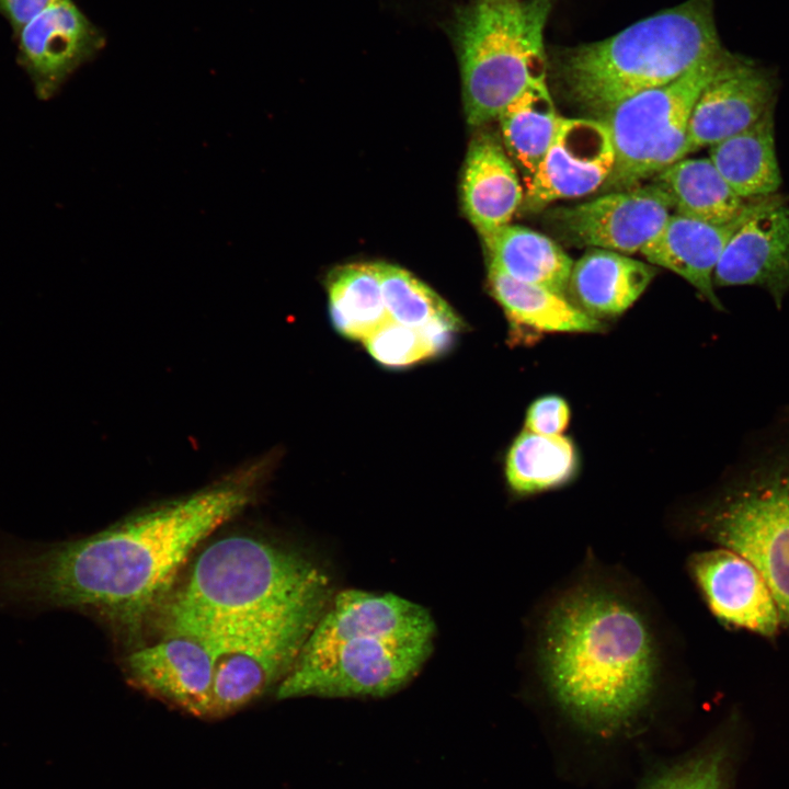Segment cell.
Masks as SVG:
<instances>
[{"label":"cell","instance_id":"9c48e42d","mask_svg":"<svg viewBox=\"0 0 789 789\" xmlns=\"http://www.w3.org/2000/svg\"><path fill=\"white\" fill-rule=\"evenodd\" d=\"M331 598V595L317 598L291 614L249 630L198 639L213 659L207 718L232 713L273 686L277 687L291 670Z\"/></svg>","mask_w":789,"mask_h":789},{"label":"cell","instance_id":"d4e9b609","mask_svg":"<svg viewBox=\"0 0 789 789\" xmlns=\"http://www.w3.org/2000/svg\"><path fill=\"white\" fill-rule=\"evenodd\" d=\"M578 465L575 446L568 437L525 430L510 447L505 473L512 491L530 494L569 482Z\"/></svg>","mask_w":789,"mask_h":789},{"label":"cell","instance_id":"ac0fdd59","mask_svg":"<svg viewBox=\"0 0 789 789\" xmlns=\"http://www.w3.org/2000/svg\"><path fill=\"white\" fill-rule=\"evenodd\" d=\"M523 190L512 161L489 134L471 141L461 180L465 214L483 237L508 225L523 203Z\"/></svg>","mask_w":789,"mask_h":789},{"label":"cell","instance_id":"4dcf8cb0","mask_svg":"<svg viewBox=\"0 0 789 789\" xmlns=\"http://www.w3.org/2000/svg\"><path fill=\"white\" fill-rule=\"evenodd\" d=\"M57 0H0V14L10 23L13 33Z\"/></svg>","mask_w":789,"mask_h":789},{"label":"cell","instance_id":"7c38bea8","mask_svg":"<svg viewBox=\"0 0 789 789\" xmlns=\"http://www.w3.org/2000/svg\"><path fill=\"white\" fill-rule=\"evenodd\" d=\"M778 91L779 81L771 69L727 50L693 108L685 157L754 124L775 107Z\"/></svg>","mask_w":789,"mask_h":789},{"label":"cell","instance_id":"4fadbf2b","mask_svg":"<svg viewBox=\"0 0 789 789\" xmlns=\"http://www.w3.org/2000/svg\"><path fill=\"white\" fill-rule=\"evenodd\" d=\"M614 164V147L603 121L561 117L523 203L527 210L538 211L558 199L585 196L604 186Z\"/></svg>","mask_w":789,"mask_h":789},{"label":"cell","instance_id":"9a60e30c","mask_svg":"<svg viewBox=\"0 0 789 789\" xmlns=\"http://www.w3.org/2000/svg\"><path fill=\"white\" fill-rule=\"evenodd\" d=\"M788 199L775 194L741 224L717 264L714 286H756L781 307L789 295Z\"/></svg>","mask_w":789,"mask_h":789},{"label":"cell","instance_id":"ba28073f","mask_svg":"<svg viewBox=\"0 0 789 789\" xmlns=\"http://www.w3.org/2000/svg\"><path fill=\"white\" fill-rule=\"evenodd\" d=\"M727 50L704 59L682 77L637 93L606 113L615 164L603 186L627 190L686 158L689 118L704 88L720 67Z\"/></svg>","mask_w":789,"mask_h":789},{"label":"cell","instance_id":"4316f807","mask_svg":"<svg viewBox=\"0 0 789 789\" xmlns=\"http://www.w3.org/2000/svg\"><path fill=\"white\" fill-rule=\"evenodd\" d=\"M384 301L395 321L423 329L441 322H460L450 307L408 271L391 264H374Z\"/></svg>","mask_w":789,"mask_h":789},{"label":"cell","instance_id":"2e32d148","mask_svg":"<svg viewBox=\"0 0 789 789\" xmlns=\"http://www.w3.org/2000/svg\"><path fill=\"white\" fill-rule=\"evenodd\" d=\"M133 684L196 717L207 718L213 691V659L201 640L165 636L137 648L125 661Z\"/></svg>","mask_w":789,"mask_h":789},{"label":"cell","instance_id":"7a4b0ae2","mask_svg":"<svg viewBox=\"0 0 789 789\" xmlns=\"http://www.w3.org/2000/svg\"><path fill=\"white\" fill-rule=\"evenodd\" d=\"M273 457L252 458L202 489L144 508L95 534L34 540L22 581L37 613L72 609L136 633L156 614L192 552L251 505Z\"/></svg>","mask_w":789,"mask_h":789},{"label":"cell","instance_id":"5bb4252c","mask_svg":"<svg viewBox=\"0 0 789 789\" xmlns=\"http://www.w3.org/2000/svg\"><path fill=\"white\" fill-rule=\"evenodd\" d=\"M18 61L41 100L54 96L65 81L104 46L103 34L72 0H57L15 34Z\"/></svg>","mask_w":789,"mask_h":789},{"label":"cell","instance_id":"603a6c76","mask_svg":"<svg viewBox=\"0 0 789 789\" xmlns=\"http://www.w3.org/2000/svg\"><path fill=\"white\" fill-rule=\"evenodd\" d=\"M489 262L512 278L565 295L572 259L549 237L505 225L482 237Z\"/></svg>","mask_w":789,"mask_h":789},{"label":"cell","instance_id":"52a82bcc","mask_svg":"<svg viewBox=\"0 0 789 789\" xmlns=\"http://www.w3.org/2000/svg\"><path fill=\"white\" fill-rule=\"evenodd\" d=\"M551 0H474L458 18L467 122L479 126L546 81L544 33Z\"/></svg>","mask_w":789,"mask_h":789},{"label":"cell","instance_id":"6da1fadb","mask_svg":"<svg viewBox=\"0 0 789 789\" xmlns=\"http://www.w3.org/2000/svg\"><path fill=\"white\" fill-rule=\"evenodd\" d=\"M649 594L630 575L586 559L535 607L527 675L571 720L621 728L653 704L684 651Z\"/></svg>","mask_w":789,"mask_h":789},{"label":"cell","instance_id":"cb8c5ba5","mask_svg":"<svg viewBox=\"0 0 789 789\" xmlns=\"http://www.w3.org/2000/svg\"><path fill=\"white\" fill-rule=\"evenodd\" d=\"M561 117L546 81L530 85L499 115L506 151L527 183L551 146Z\"/></svg>","mask_w":789,"mask_h":789},{"label":"cell","instance_id":"f546056e","mask_svg":"<svg viewBox=\"0 0 789 789\" xmlns=\"http://www.w3.org/2000/svg\"><path fill=\"white\" fill-rule=\"evenodd\" d=\"M570 422L568 402L556 395L540 397L528 408L526 430L541 435H561Z\"/></svg>","mask_w":789,"mask_h":789},{"label":"cell","instance_id":"ffe728a7","mask_svg":"<svg viewBox=\"0 0 789 789\" xmlns=\"http://www.w3.org/2000/svg\"><path fill=\"white\" fill-rule=\"evenodd\" d=\"M655 182L670 194L675 214L719 226L748 216L775 195L742 197L709 158L681 159L658 173Z\"/></svg>","mask_w":789,"mask_h":789},{"label":"cell","instance_id":"e0dca14e","mask_svg":"<svg viewBox=\"0 0 789 789\" xmlns=\"http://www.w3.org/2000/svg\"><path fill=\"white\" fill-rule=\"evenodd\" d=\"M748 216L719 226L671 214L640 253L650 263L683 277L704 299L722 310L714 293L713 273L731 237Z\"/></svg>","mask_w":789,"mask_h":789},{"label":"cell","instance_id":"d6986e66","mask_svg":"<svg viewBox=\"0 0 789 789\" xmlns=\"http://www.w3.org/2000/svg\"><path fill=\"white\" fill-rule=\"evenodd\" d=\"M656 270L624 253L593 249L573 263L568 289L590 316L615 317L643 294Z\"/></svg>","mask_w":789,"mask_h":789},{"label":"cell","instance_id":"83f0119b","mask_svg":"<svg viewBox=\"0 0 789 789\" xmlns=\"http://www.w3.org/2000/svg\"><path fill=\"white\" fill-rule=\"evenodd\" d=\"M363 342L378 363L392 368L410 366L437 355L421 329L401 324L390 317Z\"/></svg>","mask_w":789,"mask_h":789},{"label":"cell","instance_id":"5b68a950","mask_svg":"<svg viewBox=\"0 0 789 789\" xmlns=\"http://www.w3.org/2000/svg\"><path fill=\"white\" fill-rule=\"evenodd\" d=\"M720 49L713 0H687L568 49L559 70L571 101L602 118L621 101L682 77Z\"/></svg>","mask_w":789,"mask_h":789},{"label":"cell","instance_id":"8992f818","mask_svg":"<svg viewBox=\"0 0 789 789\" xmlns=\"http://www.w3.org/2000/svg\"><path fill=\"white\" fill-rule=\"evenodd\" d=\"M678 536L745 558L765 581L789 640V446L690 506Z\"/></svg>","mask_w":789,"mask_h":789},{"label":"cell","instance_id":"277c9868","mask_svg":"<svg viewBox=\"0 0 789 789\" xmlns=\"http://www.w3.org/2000/svg\"><path fill=\"white\" fill-rule=\"evenodd\" d=\"M331 595L327 574L272 540L232 535L208 545L156 611L162 637L249 630Z\"/></svg>","mask_w":789,"mask_h":789},{"label":"cell","instance_id":"f1b7e54d","mask_svg":"<svg viewBox=\"0 0 789 789\" xmlns=\"http://www.w3.org/2000/svg\"><path fill=\"white\" fill-rule=\"evenodd\" d=\"M650 789H724L720 759L701 756L659 779Z\"/></svg>","mask_w":789,"mask_h":789},{"label":"cell","instance_id":"44dd1931","mask_svg":"<svg viewBox=\"0 0 789 789\" xmlns=\"http://www.w3.org/2000/svg\"><path fill=\"white\" fill-rule=\"evenodd\" d=\"M492 296L519 335L551 332L597 333L603 322L548 288L516 281L489 262Z\"/></svg>","mask_w":789,"mask_h":789},{"label":"cell","instance_id":"8fae6325","mask_svg":"<svg viewBox=\"0 0 789 789\" xmlns=\"http://www.w3.org/2000/svg\"><path fill=\"white\" fill-rule=\"evenodd\" d=\"M686 570L717 621L730 631H742L776 643L781 625L773 596L758 571L739 553L713 547L697 550Z\"/></svg>","mask_w":789,"mask_h":789},{"label":"cell","instance_id":"7402d4cb","mask_svg":"<svg viewBox=\"0 0 789 789\" xmlns=\"http://www.w3.org/2000/svg\"><path fill=\"white\" fill-rule=\"evenodd\" d=\"M774 113L775 107L751 126L710 147L709 159L742 197L770 196L781 185Z\"/></svg>","mask_w":789,"mask_h":789},{"label":"cell","instance_id":"3957f363","mask_svg":"<svg viewBox=\"0 0 789 789\" xmlns=\"http://www.w3.org/2000/svg\"><path fill=\"white\" fill-rule=\"evenodd\" d=\"M435 624L393 594L345 590L310 631L276 698L385 697L408 684L433 649Z\"/></svg>","mask_w":789,"mask_h":789},{"label":"cell","instance_id":"30bf717a","mask_svg":"<svg viewBox=\"0 0 789 789\" xmlns=\"http://www.w3.org/2000/svg\"><path fill=\"white\" fill-rule=\"evenodd\" d=\"M673 210L656 182L607 192L594 199L552 209L547 221L564 242L624 254L640 252Z\"/></svg>","mask_w":789,"mask_h":789},{"label":"cell","instance_id":"484cf974","mask_svg":"<svg viewBox=\"0 0 789 789\" xmlns=\"http://www.w3.org/2000/svg\"><path fill=\"white\" fill-rule=\"evenodd\" d=\"M332 323L351 340H362L389 318L374 264H348L328 279Z\"/></svg>","mask_w":789,"mask_h":789}]
</instances>
